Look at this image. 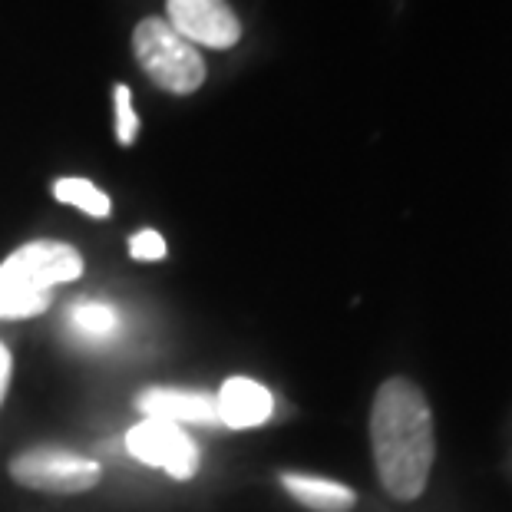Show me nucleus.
I'll return each instance as SVG.
<instances>
[{"mask_svg":"<svg viewBox=\"0 0 512 512\" xmlns=\"http://www.w3.org/2000/svg\"><path fill=\"white\" fill-rule=\"evenodd\" d=\"M126 450L146 466H162L172 479H192L202 466V450L179 423L143 420L126 433Z\"/></svg>","mask_w":512,"mask_h":512,"instance_id":"5","label":"nucleus"},{"mask_svg":"<svg viewBox=\"0 0 512 512\" xmlns=\"http://www.w3.org/2000/svg\"><path fill=\"white\" fill-rule=\"evenodd\" d=\"M166 238H162L156 228H143V232H136L129 238V255L136 261H162L166 258Z\"/></svg>","mask_w":512,"mask_h":512,"instance_id":"13","label":"nucleus"},{"mask_svg":"<svg viewBox=\"0 0 512 512\" xmlns=\"http://www.w3.org/2000/svg\"><path fill=\"white\" fill-rule=\"evenodd\" d=\"M83 275V255L67 242L20 245L0 261V321L37 318L50 308L53 288L70 285Z\"/></svg>","mask_w":512,"mask_h":512,"instance_id":"2","label":"nucleus"},{"mask_svg":"<svg viewBox=\"0 0 512 512\" xmlns=\"http://www.w3.org/2000/svg\"><path fill=\"white\" fill-rule=\"evenodd\" d=\"M116 139L119 146H133L136 136H139V116L133 110V93H129V86L116 83Z\"/></svg>","mask_w":512,"mask_h":512,"instance_id":"12","label":"nucleus"},{"mask_svg":"<svg viewBox=\"0 0 512 512\" xmlns=\"http://www.w3.org/2000/svg\"><path fill=\"white\" fill-rule=\"evenodd\" d=\"M53 195H57L60 202L67 205H76L80 212L93 215V219H106L110 215V195L100 192L90 179H57L53 182Z\"/></svg>","mask_w":512,"mask_h":512,"instance_id":"11","label":"nucleus"},{"mask_svg":"<svg viewBox=\"0 0 512 512\" xmlns=\"http://www.w3.org/2000/svg\"><path fill=\"white\" fill-rule=\"evenodd\" d=\"M166 24L192 47L232 50L242 40V24L228 0H169Z\"/></svg>","mask_w":512,"mask_h":512,"instance_id":"6","label":"nucleus"},{"mask_svg":"<svg viewBox=\"0 0 512 512\" xmlns=\"http://www.w3.org/2000/svg\"><path fill=\"white\" fill-rule=\"evenodd\" d=\"M100 476V463L90 460V456L60 450V446H30V450H20L10 460V479L17 486L53 496L90 493L100 483Z\"/></svg>","mask_w":512,"mask_h":512,"instance_id":"4","label":"nucleus"},{"mask_svg":"<svg viewBox=\"0 0 512 512\" xmlns=\"http://www.w3.org/2000/svg\"><path fill=\"white\" fill-rule=\"evenodd\" d=\"M133 53L143 73L166 93L192 96L205 83V60L199 47L179 37L162 17L139 20L133 30Z\"/></svg>","mask_w":512,"mask_h":512,"instance_id":"3","label":"nucleus"},{"mask_svg":"<svg viewBox=\"0 0 512 512\" xmlns=\"http://www.w3.org/2000/svg\"><path fill=\"white\" fill-rule=\"evenodd\" d=\"M136 407L149 420H169V423H219L215 397L195 394V390L179 387H146L136 397Z\"/></svg>","mask_w":512,"mask_h":512,"instance_id":"8","label":"nucleus"},{"mask_svg":"<svg viewBox=\"0 0 512 512\" xmlns=\"http://www.w3.org/2000/svg\"><path fill=\"white\" fill-rule=\"evenodd\" d=\"M281 486L288 489V496H294L311 512H351L357 503V493L351 486L334 483V479H321V476L281 473Z\"/></svg>","mask_w":512,"mask_h":512,"instance_id":"9","label":"nucleus"},{"mask_svg":"<svg viewBox=\"0 0 512 512\" xmlns=\"http://www.w3.org/2000/svg\"><path fill=\"white\" fill-rule=\"evenodd\" d=\"M219 423L232 430H252L271 420L275 413V397L268 387H261L252 377H228L215 397Z\"/></svg>","mask_w":512,"mask_h":512,"instance_id":"7","label":"nucleus"},{"mask_svg":"<svg viewBox=\"0 0 512 512\" xmlns=\"http://www.w3.org/2000/svg\"><path fill=\"white\" fill-rule=\"evenodd\" d=\"M70 324L76 337L90 344H103L119 331V311L106 301H83L70 311Z\"/></svg>","mask_w":512,"mask_h":512,"instance_id":"10","label":"nucleus"},{"mask_svg":"<svg viewBox=\"0 0 512 512\" xmlns=\"http://www.w3.org/2000/svg\"><path fill=\"white\" fill-rule=\"evenodd\" d=\"M370 450L380 486L400 503H413L430 483L437 460L433 410L427 394L407 377H387L370 407Z\"/></svg>","mask_w":512,"mask_h":512,"instance_id":"1","label":"nucleus"},{"mask_svg":"<svg viewBox=\"0 0 512 512\" xmlns=\"http://www.w3.org/2000/svg\"><path fill=\"white\" fill-rule=\"evenodd\" d=\"M10 370H14V361H10L7 344L0 341V403H4V394H7V387H10Z\"/></svg>","mask_w":512,"mask_h":512,"instance_id":"14","label":"nucleus"}]
</instances>
